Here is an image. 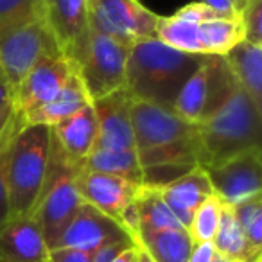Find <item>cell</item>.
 <instances>
[{"label": "cell", "mask_w": 262, "mask_h": 262, "mask_svg": "<svg viewBox=\"0 0 262 262\" xmlns=\"http://www.w3.org/2000/svg\"><path fill=\"white\" fill-rule=\"evenodd\" d=\"M233 214L248 244L262 253V194L233 205Z\"/></svg>", "instance_id": "obj_27"}, {"label": "cell", "mask_w": 262, "mask_h": 262, "mask_svg": "<svg viewBox=\"0 0 262 262\" xmlns=\"http://www.w3.org/2000/svg\"><path fill=\"white\" fill-rule=\"evenodd\" d=\"M260 115L262 110L237 86L217 112L198 124L203 153L201 167L260 147Z\"/></svg>", "instance_id": "obj_5"}, {"label": "cell", "mask_w": 262, "mask_h": 262, "mask_svg": "<svg viewBox=\"0 0 262 262\" xmlns=\"http://www.w3.org/2000/svg\"><path fill=\"white\" fill-rule=\"evenodd\" d=\"M241 24L244 40L262 45V0H246V6L241 11Z\"/></svg>", "instance_id": "obj_29"}, {"label": "cell", "mask_w": 262, "mask_h": 262, "mask_svg": "<svg viewBox=\"0 0 262 262\" xmlns=\"http://www.w3.org/2000/svg\"><path fill=\"white\" fill-rule=\"evenodd\" d=\"M0 76H2V72H0Z\"/></svg>", "instance_id": "obj_40"}, {"label": "cell", "mask_w": 262, "mask_h": 262, "mask_svg": "<svg viewBox=\"0 0 262 262\" xmlns=\"http://www.w3.org/2000/svg\"><path fill=\"white\" fill-rule=\"evenodd\" d=\"M131 126L146 187H162L203 164L198 124L174 110L131 99Z\"/></svg>", "instance_id": "obj_1"}, {"label": "cell", "mask_w": 262, "mask_h": 262, "mask_svg": "<svg viewBox=\"0 0 262 262\" xmlns=\"http://www.w3.org/2000/svg\"><path fill=\"white\" fill-rule=\"evenodd\" d=\"M221 208H223V201L215 194L207 198L196 208L192 219H190L189 228H187V232H189L190 239L194 241V244L212 243L214 233L219 225V217H221Z\"/></svg>", "instance_id": "obj_26"}, {"label": "cell", "mask_w": 262, "mask_h": 262, "mask_svg": "<svg viewBox=\"0 0 262 262\" xmlns=\"http://www.w3.org/2000/svg\"><path fill=\"white\" fill-rule=\"evenodd\" d=\"M61 54L45 20L9 26L0 33V72L11 90L40 61Z\"/></svg>", "instance_id": "obj_8"}, {"label": "cell", "mask_w": 262, "mask_h": 262, "mask_svg": "<svg viewBox=\"0 0 262 262\" xmlns=\"http://www.w3.org/2000/svg\"><path fill=\"white\" fill-rule=\"evenodd\" d=\"M97 117L99 149L135 151V135L131 126V97L126 90H117L97 101H92Z\"/></svg>", "instance_id": "obj_16"}, {"label": "cell", "mask_w": 262, "mask_h": 262, "mask_svg": "<svg viewBox=\"0 0 262 262\" xmlns=\"http://www.w3.org/2000/svg\"><path fill=\"white\" fill-rule=\"evenodd\" d=\"M76 185L84 203L110 215L117 223H120L124 210L135 201V198L142 189V185L139 183L127 182L119 176L86 171V169L79 167L76 172Z\"/></svg>", "instance_id": "obj_15"}, {"label": "cell", "mask_w": 262, "mask_h": 262, "mask_svg": "<svg viewBox=\"0 0 262 262\" xmlns=\"http://www.w3.org/2000/svg\"><path fill=\"white\" fill-rule=\"evenodd\" d=\"M137 246L153 262H189L194 241L185 228L144 230L137 235Z\"/></svg>", "instance_id": "obj_21"}, {"label": "cell", "mask_w": 262, "mask_h": 262, "mask_svg": "<svg viewBox=\"0 0 262 262\" xmlns=\"http://www.w3.org/2000/svg\"><path fill=\"white\" fill-rule=\"evenodd\" d=\"M153 189L158 190L162 200L171 208L174 217L185 230L189 228L196 208L214 194L203 167H194L187 174L180 176V178L172 180L162 187H153Z\"/></svg>", "instance_id": "obj_18"}, {"label": "cell", "mask_w": 262, "mask_h": 262, "mask_svg": "<svg viewBox=\"0 0 262 262\" xmlns=\"http://www.w3.org/2000/svg\"><path fill=\"white\" fill-rule=\"evenodd\" d=\"M76 172L77 165L67 158L52 137L47 176L33 212L49 250H54L70 219L84 203L77 192Z\"/></svg>", "instance_id": "obj_6"}, {"label": "cell", "mask_w": 262, "mask_h": 262, "mask_svg": "<svg viewBox=\"0 0 262 262\" xmlns=\"http://www.w3.org/2000/svg\"><path fill=\"white\" fill-rule=\"evenodd\" d=\"M155 36L189 54L225 56L244 40V29L241 16H226L203 2H192L171 16H158Z\"/></svg>", "instance_id": "obj_3"}, {"label": "cell", "mask_w": 262, "mask_h": 262, "mask_svg": "<svg viewBox=\"0 0 262 262\" xmlns=\"http://www.w3.org/2000/svg\"><path fill=\"white\" fill-rule=\"evenodd\" d=\"M239 86L262 110V45L243 40L225 54Z\"/></svg>", "instance_id": "obj_20"}, {"label": "cell", "mask_w": 262, "mask_h": 262, "mask_svg": "<svg viewBox=\"0 0 262 262\" xmlns=\"http://www.w3.org/2000/svg\"><path fill=\"white\" fill-rule=\"evenodd\" d=\"M49 262H92V255L72 248H54L49 250Z\"/></svg>", "instance_id": "obj_33"}, {"label": "cell", "mask_w": 262, "mask_h": 262, "mask_svg": "<svg viewBox=\"0 0 262 262\" xmlns=\"http://www.w3.org/2000/svg\"><path fill=\"white\" fill-rule=\"evenodd\" d=\"M51 142V126L27 122L9 139L4 151V176L11 217L33 215L47 176Z\"/></svg>", "instance_id": "obj_4"}, {"label": "cell", "mask_w": 262, "mask_h": 262, "mask_svg": "<svg viewBox=\"0 0 262 262\" xmlns=\"http://www.w3.org/2000/svg\"><path fill=\"white\" fill-rule=\"evenodd\" d=\"M205 56L165 45L157 36L133 43L127 52L124 90L133 101H146L172 110L185 81Z\"/></svg>", "instance_id": "obj_2"}, {"label": "cell", "mask_w": 262, "mask_h": 262, "mask_svg": "<svg viewBox=\"0 0 262 262\" xmlns=\"http://www.w3.org/2000/svg\"><path fill=\"white\" fill-rule=\"evenodd\" d=\"M76 69V63L63 54L51 56L38 63L13 92V102L18 113L26 117L51 102Z\"/></svg>", "instance_id": "obj_12"}, {"label": "cell", "mask_w": 262, "mask_h": 262, "mask_svg": "<svg viewBox=\"0 0 262 262\" xmlns=\"http://www.w3.org/2000/svg\"><path fill=\"white\" fill-rule=\"evenodd\" d=\"M9 102H13V90L6 81V77L0 76V106L9 104Z\"/></svg>", "instance_id": "obj_36"}, {"label": "cell", "mask_w": 262, "mask_h": 262, "mask_svg": "<svg viewBox=\"0 0 262 262\" xmlns=\"http://www.w3.org/2000/svg\"><path fill=\"white\" fill-rule=\"evenodd\" d=\"M13 135H15V133H13ZM11 137H9V139H11ZM9 139L6 140L4 144H0V226L4 225V223L11 217L8 185H6V176H4V151H6V146H8Z\"/></svg>", "instance_id": "obj_32"}, {"label": "cell", "mask_w": 262, "mask_h": 262, "mask_svg": "<svg viewBox=\"0 0 262 262\" xmlns=\"http://www.w3.org/2000/svg\"><path fill=\"white\" fill-rule=\"evenodd\" d=\"M237 86L239 83L225 56H205L196 72L182 86L172 110L182 119L200 124L217 112Z\"/></svg>", "instance_id": "obj_7"}, {"label": "cell", "mask_w": 262, "mask_h": 262, "mask_svg": "<svg viewBox=\"0 0 262 262\" xmlns=\"http://www.w3.org/2000/svg\"><path fill=\"white\" fill-rule=\"evenodd\" d=\"M203 171L207 172L214 194L230 207L262 194L260 147L208 164Z\"/></svg>", "instance_id": "obj_11"}, {"label": "cell", "mask_w": 262, "mask_h": 262, "mask_svg": "<svg viewBox=\"0 0 262 262\" xmlns=\"http://www.w3.org/2000/svg\"><path fill=\"white\" fill-rule=\"evenodd\" d=\"M88 22L97 33L131 47L157 34L158 15L140 0H88Z\"/></svg>", "instance_id": "obj_10"}, {"label": "cell", "mask_w": 262, "mask_h": 262, "mask_svg": "<svg viewBox=\"0 0 262 262\" xmlns=\"http://www.w3.org/2000/svg\"><path fill=\"white\" fill-rule=\"evenodd\" d=\"M237 2H239V4L243 6V8H244V6H246V0H237Z\"/></svg>", "instance_id": "obj_39"}, {"label": "cell", "mask_w": 262, "mask_h": 262, "mask_svg": "<svg viewBox=\"0 0 262 262\" xmlns=\"http://www.w3.org/2000/svg\"><path fill=\"white\" fill-rule=\"evenodd\" d=\"M127 52V45L90 27L83 51L74 63L92 101L124 88Z\"/></svg>", "instance_id": "obj_9"}, {"label": "cell", "mask_w": 262, "mask_h": 262, "mask_svg": "<svg viewBox=\"0 0 262 262\" xmlns=\"http://www.w3.org/2000/svg\"><path fill=\"white\" fill-rule=\"evenodd\" d=\"M223 262H226V260H223Z\"/></svg>", "instance_id": "obj_41"}, {"label": "cell", "mask_w": 262, "mask_h": 262, "mask_svg": "<svg viewBox=\"0 0 262 262\" xmlns=\"http://www.w3.org/2000/svg\"><path fill=\"white\" fill-rule=\"evenodd\" d=\"M43 20L41 0H0V22L9 26Z\"/></svg>", "instance_id": "obj_28"}, {"label": "cell", "mask_w": 262, "mask_h": 262, "mask_svg": "<svg viewBox=\"0 0 262 262\" xmlns=\"http://www.w3.org/2000/svg\"><path fill=\"white\" fill-rule=\"evenodd\" d=\"M79 169L119 176V178H124L127 182L144 185L142 169H140L139 158H137V151H117L94 147L92 153L81 162Z\"/></svg>", "instance_id": "obj_24"}, {"label": "cell", "mask_w": 262, "mask_h": 262, "mask_svg": "<svg viewBox=\"0 0 262 262\" xmlns=\"http://www.w3.org/2000/svg\"><path fill=\"white\" fill-rule=\"evenodd\" d=\"M215 251L226 262H262V253H257L248 244L243 230L233 214L230 205L223 203L221 217H219L217 230L212 239Z\"/></svg>", "instance_id": "obj_23"}, {"label": "cell", "mask_w": 262, "mask_h": 262, "mask_svg": "<svg viewBox=\"0 0 262 262\" xmlns=\"http://www.w3.org/2000/svg\"><path fill=\"white\" fill-rule=\"evenodd\" d=\"M189 262H223V257L215 251L212 243H198L194 244Z\"/></svg>", "instance_id": "obj_34"}, {"label": "cell", "mask_w": 262, "mask_h": 262, "mask_svg": "<svg viewBox=\"0 0 262 262\" xmlns=\"http://www.w3.org/2000/svg\"><path fill=\"white\" fill-rule=\"evenodd\" d=\"M137 262H153V260H151V257L146 253V251L142 250V248H139V255H137Z\"/></svg>", "instance_id": "obj_38"}, {"label": "cell", "mask_w": 262, "mask_h": 262, "mask_svg": "<svg viewBox=\"0 0 262 262\" xmlns=\"http://www.w3.org/2000/svg\"><path fill=\"white\" fill-rule=\"evenodd\" d=\"M26 119L15 108V102L0 106V144H4L15 131H18Z\"/></svg>", "instance_id": "obj_30"}, {"label": "cell", "mask_w": 262, "mask_h": 262, "mask_svg": "<svg viewBox=\"0 0 262 262\" xmlns=\"http://www.w3.org/2000/svg\"><path fill=\"white\" fill-rule=\"evenodd\" d=\"M41 8L61 54L76 61L90 33L88 0H41Z\"/></svg>", "instance_id": "obj_14"}, {"label": "cell", "mask_w": 262, "mask_h": 262, "mask_svg": "<svg viewBox=\"0 0 262 262\" xmlns=\"http://www.w3.org/2000/svg\"><path fill=\"white\" fill-rule=\"evenodd\" d=\"M137 255H139V246H133L129 250L122 251L113 262H137Z\"/></svg>", "instance_id": "obj_37"}, {"label": "cell", "mask_w": 262, "mask_h": 262, "mask_svg": "<svg viewBox=\"0 0 262 262\" xmlns=\"http://www.w3.org/2000/svg\"><path fill=\"white\" fill-rule=\"evenodd\" d=\"M88 102H92V99L88 95L83 79H81L79 72L76 69V72L69 77L65 86L59 90V94L51 102L38 108L36 112L26 115L24 119H26L27 124H43V126L52 127L54 124H58L59 120L70 117L77 110L83 108L84 104H88Z\"/></svg>", "instance_id": "obj_22"}, {"label": "cell", "mask_w": 262, "mask_h": 262, "mask_svg": "<svg viewBox=\"0 0 262 262\" xmlns=\"http://www.w3.org/2000/svg\"><path fill=\"white\" fill-rule=\"evenodd\" d=\"M133 246H137L135 241H115V243L104 244L92 253V262H113L122 251L129 250Z\"/></svg>", "instance_id": "obj_31"}, {"label": "cell", "mask_w": 262, "mask_h": 262, "mask_svg": "<svg viewBox=\"0 0 262 262\" xmlns=\"http://www.w3.org/2000/svg\"><path fill=\"white\" fill-rule=\"evenodd\" d=\"M52 137L70 162L79 167L97 142V117L92 102L51 127Z\"/></svg>", "instance_id": "obj_19"}, {"label": "cell", "mask_w": 262, "mask_h": 262, "mask_svg": "<svg viewBox=\"0 0 262 262\" xmlns=\"http://www.w3.org/2000/svg\"><path fill=\"white\" fill-rule=\"evenodd\" d=\"M201 2L226 16H241V11H243V6L237 0H201Z\"/></svg>", "instance_id": "obj_35"}, {"label": "cell", "mask_w": 262, "mask_h": 262, "mask_svg": "<svg viewBox=\"0 0 262 262\" xmlns=\"http://www.w3.org/2000/svg\"><path fill=\"white\" fill-rule=\"evenodd\" d=\"M137 210H139V233L144 230L183 228L171 212V208L162 200L158 190L153 187L142 185L137 196Z\"/></svg>", "instance_id": "obj_25"}, {"label": "cell", "mask_w": 262, "mask_h": 262, "mask_svg": "<svg viewBox=\"0 0 262 262\" xmlns=\"http://www.w3.org/2000/svg\"><path fill=\"white\" fill-rule=\"evenodd\" d=\"M0 262H49V248L34 215H15L0 226Z\"/></svg>", "instance_id": "obj_17"}, {"label": "cell", "mask_w": 262, "mask_h": 262, "mask_svg": "<svg viewBox=\"0 0 262 262\" xmlns=\"http://www.w3.org/2000/svg\"><path fill=\"white\" fill-rule=\"evenodd\" d=\"M115 241H133V237L115 219L99 212L92 205L83 203L67 225L56 248H72L92 255L101 246Z\"/></svg>", "instance_id": "obj_13"}]
</instances>
